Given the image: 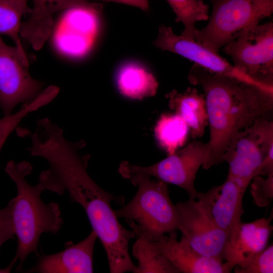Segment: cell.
<instances>
[{"label":"cell","instance_id":"6da1fadb","mask_svg":"<svg viewBox=\"0 0 273 273\" xmlns=\"http://www.w3.org/2000/svg\"><path fill=\"white\" fill-rule=\"evenodd\" d=\"M78 149L65 144L48 153L49 168L43 171L47 190L59 195L66 191L71 201L83 208L105 249L110 272L135 273L136 266L128 252L134 234L121 225L111 206L112 201L122 205L124 198L104 190L93 180L86 169L88 157L80 155Z\"/></svg>","mask_w":273,"mask_h":273},{"label":"cell","instance_id":"7a4b0ae2","mask_svg":"<svg viewBox=\"0 0 273 273\" xmlns=\"http://www.w3.org/2000/svg\"><path fill=\"white\" fill-rule=\"evenodd\" d=\"M190 82L200 86L209 126L208 154L202 167L207 170L223 161L233 138L273 109V91L226 76L209 72L194 64Z\"/></svg>","mask_w":273,"mask_h":273},{"label":"cell","instance_id":"3957f363","mask_svg":"<svg viewBox=\"0 0 273 273\" xmlns=\"http://www.w3.org/2000/svg\"><path fill=\"white\" fill-rule=\"evenodd\" d=\"M5 170L17 187V195L10 201L18 240L17 252L12 261L15 263L19 261L17 270L20 271L27 256L32 252L37 253L41 235L57 234L64 221L59 205L55 202L46 204L41 199V193L47 190L44 182L39 178L38 184L32 186L26 180V177L32 171L29 162L10 161Z\"/></svg>","mask_w":273,"mask_h":273},{"label":"cell","instance_id":"277c9868","mask_svg":"<svg viewBox=\"0 0 273 273\" xmlns=\"http://www.w3.org/2000/svg\"><path fill=\"white\" fill-rule=\"evenodd\" d=\"M138 187L135 196L120 209L114 210L117 218H124L135 238L146 241H157L166 234L177 229L175 205L170 198L164 182L152 180L141 173L127 175Z\"/></svg>","mask_w":273,"mask_h":273},{"label":"cell","instance_id":"5b68a950","mask_svg":"<svg viewBox=\"0 0 273 273\" xmlns=\"http://www.w3.org/2000/svg\"><path fill=\"white\" fill-rule=\"evenodd\" d=\"M210 1L212 10L208 23L201 30L196 29L194 39L216 53L273 13V0Z\"/></svg>","mask_w":273,"mask_h":273},{"label":"cell","instance_id":"8992f818","mask_svg":"<svg viewBox=\"0 0 273 273\" xmlns=\"http://www.w3.org/2000/svg\"><path fill=\"white\" fill-rule=\"evenodd\" d=\"M273 148V121L262 118L238 132L232 139L222 157L229 165L227 177L245 190Z\"/></svg>","mask_w":273,"mask_h":273},{"label":"cell","instance_id":"52a82bcc","mask_svg":"<svg viewBox=\"0 0 273 273\" xmlns=\"http://www.w3.org/2000/svg\"><path fill=\"white\" fill-rule=\"evenodd\" d=\"M239 70L273 88V23L253 26L223 47Z\"/></svg>","mask_w":273,"mask_h":273},{"label":"cell","instance_id":"ba28073f","mask_svg":"<svg viewBox=\"0 0 273 273\" xmlns=\"http://www.w3.org/2000/svg\"><path fill=\"white\" fill-rule=\"evenodd\" d=\"M208 150V143L194 139L183 149L152 165L141 166L123 162L119 171L124 178L133 173L155 177L183 189L190 198L196 199L198 193L195 188L196 174L206 161Z\"/></svg>","mask_w":273,"mask_h":273},{"label":"cell","instance_id":"9c48e42d","mask_svg":"<svg viewBox=\"0 0 273 273\" xmlns=\"http://www.w3.org/2000/svg\"><path fill=\"white\" fill-rule=\"evenodd\" d=\"M28 68L27 56L0 37V108L4 116L11 114L18 104L29 103L41 93V82L31 76Z\"/></svg>","mask_w":273,"mask_h":273},{"label":"cell","instance_id":"30bf717a","mask_svg":"<svg viewBox=\"0 0 273 273\" xmlns=\"http://www.w3.org/2000/svg\"><path fill=\"white\" fill-rule=\"evenodd\" d=\"M175 206L181 238L200 254L223 261L228 235L212 222L195 199Z\"/></svg>","mask_w":273,"mask_h":273},{"label":"cell","instance_id":"8fae6325","mask_svg":"<svg viewBox=\"0 0 273 273\" xmlns=\"http://www.w3.org/2000/svg\"><path fill=\"white\" fill-rule=\"evenodd\" d=\"M158 35L153 44L162 51H167L193 61L195 64L209 72L226 76L273 91L239 70L225 59L195 39L175 34L171 27L163 25L158 29Z\"/></svg>","mask_w":273,"mask_h":273},{"label":"cell","instance_id":"7c38bea8","mask_svg":"<svg viewBox=\"0 0 273 273\" xmlns=\"http://www.w3.org/2000/svg\"><path fill=\"white\" fill-rule=\"evenodd\" d=\"M245 191L237 181L226 177L222 184L198 193L196 198L212 222L229 236L241 222Z\"/></svg>","mask_w":273,"mask_h":273},{"label":"cell","instance_id":"4fadbf2b","mask_svg":"<svg viewBox=\"0 0 273 273\" xmlns=\"http://www.w3.org/2000/svg\"><path fill=\"white\" fill-rule=\"evenodd\" d=\"M272 215L252 222L241 221L228 236L224 259L234 268L246 266L251 259L266 247L272 230Z\"/></svg>","mask_w":273,"mask_h":273},{"label":"cell","instance_id":"5bb4252c","mask_svg":"<svg viewBox=\"0 0 273 273\" xmlns=\"http://www.w3.org/2000/svg\"><path fill=\"white\" fill-rule=\"evenodd\" d=\"M151 242L180 272L228 273L233 269L226 261L200 254L184 239L177 240L175 231Z\"/></svg>","mask_w":273,"mask_h":273},{"label":"cell","instance_id":"9a60e30c","mask_svg":"<svg viewBox=\"0 0 273 273\" xmlns=\"http://www.w3.org/2000/svg\"><path fill=\"white\" fill-rule=\"evenodd\" d=\"M96 233L92 231L81 241L69 243L57 253L42 256L37 264L27 272L39 273L93 272V254Z\"/></svg>","mask_w":273,"mask_h":273},{"label":"cell","instance_id":"2e32d148","mask_svg":"<svg viewBox=\"0 0 273 273\" xmlns=\"http://www.w3.org/2000/svg\"><path fill=\"white\" fill-rule=\"evenodd\" d=\"M30 17L22 22L20 37L35 50H40L49 37L54 25L53 15L61 10L78 7H93L92 0H32Z\"/></svg>","mask_w":273,"mask_h":273},{"label":"cell","instance_id":"e0dca14e","mask_svg":"<svg viewBox=\"0 0 273 273\" xmlns=\"http://www.w3.org/2000/svg\"><path fill=\"white\" fill-rule=\"evenodd\" d=\"M166 96L170 107L188 125L192 138L197 139L202 136L208 125L204 95L197 89L189 87L183 93L173 90Z\"/></svg>","mask_w":273,"mask_h":273},{"label":"cell","instance_id":"ac0fdd59","mask_svg":"<svg viewBox=\"0 0 273 273\" xmlns=\"http://www.w3.org/2000/svg\"><path fill=\"white\" fill-rule=\"evenodd\" d=\"M116 78L120 93L134 99L154 96L158 86L154 75L135 63L123 65L118 70Z\"/></svg>","mask_w":273,"mask_h":273},{"label":"cell","instance_id":"d6986e66","mask_svg":"<svg viewBox=\"0 0 273 273\" xmlns=\"http://www.w3.org/2000/svg\"><path fill=\"white\" fill-rule=\"evenodd\" d=\"M155 133L161 148L170 155L185 144L190 129L178 114H164L157 123Z\"/></svg>","mask_w":273,"mask_h":273},{"label":"cell","instance_id":"ffe728a7","mask_svg":"<svg viewBox=\"0 0 273 273\" xmlns=\"http://www.w3.org/2000/svg\"><path fill=\"white\" fill-rule=\"evenodd\" d=\"M132 255L138 260L135 273L180 272L151 242L137 239L132 247Z\"/></svg>","mask_w":273,"mask_h":273},{"label":"cell","instance_id":"44dd1931","mask_svg":"<svg viewBox=\"0 0 273 273\" xmlns=\"http://www.w3.org/2000/svg\"><path fill=\"white\" fill-rule=\"evenodd\" d=\"M59 93V87L50 85L32 101L24 104L16 112L0 117V151L10 134L28 114L52 102Z\"/></svg>","mask_w":273,"mask_h":273},{"label":"cell","instance_id":"7402d4cb","mask_svg":"<svg viewBox=\"0 0 273 273\" xmlns=\"http://www.w3.org/2000/svg\"><path fill=\"white\" fill-rule=\"evenodd\" d=\"M28 1L0 0V34L10 37L18 50L25 55L20 38V28L23 15L31 10L28 7Z\"/></svg>","mask_w":273,"mask_h":273},{"label":"cell","instance_id":"603a6c76","mask_svg":"<svg viewBox=\"0 0 273 273\" xmlns=\"http://www.w3.org/2000/svg\"><path fill=\"white\" fill-rule=\"evenodd\" d=\"M175 14L176 22H181L184 37L194 39L197 22L209 19V6L202 0H166Z\"/></svg>","mask_w":273,"mask_h":273},{"label":"cell","instance_id":"cb8c5ba5","mask_svg":"<svg viewBox=\"0 0 273 273\" xmlns=\"http://www.w3.org/2000/svg\"><path fill=\"white\" fill-rule=\"evenodd\" d=\"M250 192L254 202L258 207H265L273 198V174L264 178L255 176L251 181Z\"/></svg>","mask_w":273,"mask_h":273},{"label":"cell","instance_id":"d4e9b609","mask_svg":"<svg viewBox=\"0 0 273 273\" xmlns=\"http://www.w3.org/2000/svg\"><path fill=\"white\" fill-rule=\"evenodd\" d=\"M236 273H272L273 246L266 247L255 255L245 267H234Z\"/></svg>","mask_w":273,"mask_h":273},{"label":"cell","instance_id":"484cf974","mask_svg":"<svg viewBox=\"0 0 273 273\" xmlns=\"http://www.w3.org/2000/svg\"><path fill=\"white\" fill-rule=\"evenodd\" d=\"M15 235L12 205L10 201L5 208L0 209V247L7 240L14 239Z\"/></svg>","mask_w":273,"mask_h":273},{"label":"cell","instance_id":"4316f807","mask_svg":"<svg viewBox=\"0 0 273 273\" xmlns=\"http://www.w3.org/2000/svg\"><path fill=\"white\" fill-rule=\"evenodd\" d=\"M271 174H273V148L270 149L258 169L259 175Z\"/></svg>","mask_w":273,"mask_h":273},{"label":"cell","instance_id":"83f0119b","mask_svg":"<svg viewBox=\"0 0 273 273\" xmlns=\"http://www.w3.org/2000/svg\"><path fill=\"white\" fill-rule=\"evenodd\" d=\"M104 2H114L123 4L134 7L138 8L144 12L149 9V2L148 0H101Z\"/></svg>","mask_w":273,"mask_h":273}]
</instances>
